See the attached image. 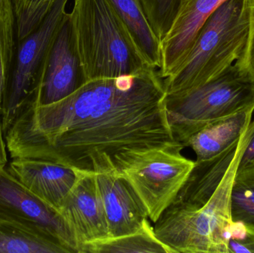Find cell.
Segmentation results:
<instances>
[{
	"label": "cell",
	"mask_w": 254,
	"mask_h": 253,
	"mask_svg": "<svg viewBox=\"0 0 254 253\" xmlns=\"http://www.w3.org/2000/svg\"><path fill=\"white\" fill-rule=\"evenodd\" d=\"M68 0H56L43 22L16 42L1 111L4 135L16 117L37 99L55 38L66 19Z\"/></svg>",
	"instance_id": "obj_7"
},
{
	"label": "cell",
	"mask_w": 254,
	"mask_h": 253,
	"mask_svg": "<svg viewBox=\"0 0 254 253\" xmlns=\"http://www.w3.org/2000/svg\"><path fill=\"white\" fill-rule=\"evenodd\" d=\"M16 42V19L11 3L10 0H0V115Z\"/></svg>",
	"instance_id": "obj_19"
},
{
	"label": "cell",
	"mask_w": 254,
	"mask_h": 253,
	"mask_svg": "<svg viewBox=\"0 0 254 253\" xmlns=\"http://www.w3.org/2000/svg\"><path fill=\"white\" fill-rule=\"evenodd\" d=\"M0 253H71L61 242L0 218Z\"/></svg>",
	"instance_id": "obj_18"
},
{
	"label": "cell",
	"mask_w": 254,
	"mask_h": 253,
	"mask_svg": "<svg viewBox=\"0 0 254 253\" xmlns=\"http://www.w3.org/2000/svg\"><path fill=\"white\" fill-rule=\"evenodd\" d=\"M252 135H251L249 143L242 154L237 170L254 166V120H252Z\"/></svg>",
	"instance_id": "obj_24"
},
{
	"label": "cell",
	"mask_w": 254,
	"mask_h": 253,
	"mask_svg": "<svg viewBox=\"0 0 254 253\" xmlns=\"http://www.w3.org/2000/svg\"><path fill=\"white\" fill-rule=\"evenodd\" d=\"M254 106L222 119L191 137L186 147H190L196 161L216 157L229 148L241 138L253 120Z\"/></svg>",
	"instance_id": "obj_15"
},
{
	"label": "cell",
	"mask_w": 254,
	"mask_h": 253,
	"mask_svg": "<svg viewBox=\"0 0 254 253\" xmlns=\"http://www.w3.org/2000/svg\"><path fill=\"white\" fill-rule=\"evenodd\" d=\"M252 132L251 122L238 141L216 157L195 161L190 174L173 204L201 207L213 197L235 157L244 151Z\"/></svg>",
	"instance_id": "obj_14"
},
{
	"label": "cell",
	"mask_w": 254,
	"mask_h": 253,
	"mask_svg": "<svg viewBox=\"0 0 254 253\" xmlns=\"http://www.w3.org/2000/svg\"><path fill=\"white\" fill-rule=\"evenodd\" d=\"M0 218L58 241L71 253H78L75 240L61 212L31 193L5 166L0 167Z\"/></svg>",
	"instance_id": "obj_8"
},
{
	"label": "cell",
	"mask_w": 254,
	"mask_h": 253,
	"mask_svg": "<svg viewBox=\"0 0 254 253\" xmlns=\"http://www.w3.org/2000/svg\"><path fill=\"white\" fill-rule=\"evenodd\" d=\"M148 65L159 69L161 40L154 30L141 0H110Z\"/></svg>",
	"instance_id": "obj_16"
},
{
	"label": "cell",
	"mask_w": 254,
	"mask_h": 253,
	"mask_svg": "<svg viewBox=\"0 0 254 253\" xmlns=\"http://www.w3.org/2000/svg\"><path fill=\"white\" fill-rule=\"evenodd\" d=\"M16 19V37L21 40L43 22L56 0H10Z\"/></svg>",
	"instance_id": "obj_20"
},
{
	"label": "cell",
	"mask_w": 254,
	"mask_h": 253,
	"mask_svg": "<svg viewBox=\"0 0 254 253\" xmlns=\"http://www.w3.org/2000/svg\"><path fill=\"white\" fill-rule=\"evenodd\" d=\"M243 152L235 157L205 205L195 208L172 203L161 214L153 227L161 242L176 253H230L231 192Z\"/></svg>",
	"instance_id": "obj_4"
},
{
	"label": "cell",
	"mask_w": 254,
	"mask_h": 253,
	"mask_svg": "<svg viewBox=\"0 0 254 253\" xmlns=\"http://www.w3.org/2000/svg\"><path fill=\"white\" fill-rule=\"evenodd\" d=\"M231 209L233 221L254 224V185L234 180Z\"/></svg>",
	"instance_id": "obj_21"
},
{
	"label": "cell",
	"mask_w": 254,
	"mask_h": 253,
	"mask_svg": "<svg viewBox=\"0 0 254 253\" xmlns=\"http://www.w3.org/2000/svg\"><path fill=\"white\" fill-rule=\"evenodd\" d=\"M104 204L110 237H118L140 230L147 211L129 184L115 169L95 172Z\"/></svg>",
	"instance_id": "obj_12"
},
{
	"label": "cell",
	"mask_w": 254,
	"mask_h": 253,
	"mask_svg": "<svg viewBox=\"0 0 254 253\" xmlns=\"http://www.w3.org/2000/svg\"><path fill=\"white\" fill-rule=\"evenodd\" d=\"M226 1L179 0L173 22L161 40V65L158 74L163 80L182 65L207 19Z\"/></svg>",
	"instance_id": "obj_10"
},
{
	"label": "cell",
	"mask_w": 254,
	"mask_h": 253,
	"mask_svg": "<svg viewBox=\"0 0 254 253\" xmlns=\"http://www.w3.org/2000/svg\"><path fill=\"white\" fill-rule=\"evenodd\" d=\"M169 125L176 142L186 147L201 129L254 106V82L233 66L226 74L196 89L166 96Z\"/></svg>",
	"instance_id": "obj_5"
},
{
	"label": "cell",
	"mask_w": 254,
	"mask_h": 253,
	"mask_svg": "<svg viewBox=\"0 0 254 253\" xmlns=\"http://www.w3.org/2000/svg\"><path fill=\"white\" fill-rule=\"evenodd\" d=\"M84 83L73 43L68 13L54 42L37 99L33 105H45L58 102L74 93Z\"/></svg>",
	"instance_id": "obj_11"
},
{
	"label": "cell",
	"mask_w": 254,
	"mask_h": 253,
	"mask_svg": "<svg viewBox=\"0 0 254 253\" xmlns=\"http://www.w3.org/2000/svg\"><path fill=\"white\" fill-rule=\"evenodd\" d=\"M249 28L247 43L239 60L234 64L239 72L254 82V0H249Z\"/></svg>",
	"instance_id": "obj_23"
},
{
	"label": "cell",
	"mask_w": 254,
	"mask_h": 253,
	"mask_svg": "<svg viewBox=\"0 0 254 253\" xmlns=\"http://www.w3.org/2000/svg\"><path fill=\"white\" fill-rule=\"evenodd\" d=\"M178 142L131 150L113 157V169L131 185L155 223L177 197L195 161L182 154Z\"/></svg>",
	"instance_id": "obj_6"
},
{
	"label": "cell",
	"mask_w": 254,
	"mask_h": 253,
	"mask_svg": "<svg viewBox=\"0 0 254 253\" xmlns=\"http://www.w3.org/2000/svg\"><path fill=\"white\" fill-rule=\"evenodd\" d=\"M176 253L158 239L148 219L135 233L85 244L80 250V253Z\"/></svg>",
	"instance_id": "obj_17"
},
{
	"label": "cell",
	"mask_w": 254,
	"mask_h": 253,
	"mask_svg": "<svg viewBox=\"0 0 254 253\" xmlns=\"http://www.w3.org/2000/svg\"><path fill=\"white\" fill-rule=\"evenodd\" d=\"M76 171L77 179L59 212L68 224L80 253L82 245L110 237V233L95 172Z\"/></svg>",
	"instance_id": "obj_9"
},
{
	"label": "cell",
	"mask_w": 254,
	"mask_h": 253,
	"mask_svg": "<svg viewBox=\"0 0 254 253\" xmlns=\"http://www.w3.org/2000/svg\"><path fill=\"white\" fill-rule=\"evenodd\" d=\"M69 19L85 82L135 74L150 67L110 0H74Z\"/></svg>",
	"instance_id": "obj_2"
},
{
	"label": "cell",
	"mask_w": 254,
	"mask_h": 253,
	"mask_svg": "<svg viewBox=\"0 0 254 253\" xmlns=\"http://www.w3.org/2000/svg\"><path fill=\"white\" fill-rule=\"evenodd\" d=\"M249 0H227L210 16L177 71L163 80L176 96L222 77L239 60L249 35Z\"/></svg>",
	"instance_id": "obj_3"
},
{
	"label": "cell",
	"mask_w": 254,
	"mask_h": 253,
	"mask_svg": "<svg viewBox=\"0 0 254 253\" xmlns=\"http://www.w3.org/2000/svg\"><path fill=\"white\" fill-rule=\"evenodd\" d=\"M7 169L31 193L58 211L77 179L76 169L40 159L16 157Z\"/></svg>",
	"instance_id": "obj_13"
},
{
	"label": "cell",
	"mask_w": 254,
	"mask_h": 253,
	"mask_svg": "<svg viewBox=\"0 0 254 253\" xmlns=\"http://www.w3.org/2000/svg\"><path fill=\"white\" fill-rule=\"evenodd\" d=\"M228 237L230 253H254V224L233 221Z\"/></svg>",
	"instance_id": "obj_22"
},
{
	"label": "cell",
	"mask_w": 254,
	"mask_h": 253,
	"mask_svg": "<svg viewBox=\"0 0 254 253\" xmlns=\"http://www.w3.org/2000/svg\"><path fill=\"white\" fill-rule=\"evenodd\" d=\"M4 132L1 127V122L0 120V167L5 166L7 164V153L5 150V141L4 139Z\"/></svg>",
	"instance_id": "obj_25"
},
{
	"label": "cell",
	"mask_w": 254,
	"mask_h": 253,
	"mask_svg": "<svg viewBox=\"0 0 254 253\" xmlns=\"http://www.w3.org/2000/svg\"><path fill=\"white\" fill-rule=\"evenodd\" d=\"M158 69L85 82L64 99L25 108L6 132L12 158L61 163L77 170L113 169V157L176 142Z\"/></svg>",
	"instance_id": "obj_1"
}]
</instances>
